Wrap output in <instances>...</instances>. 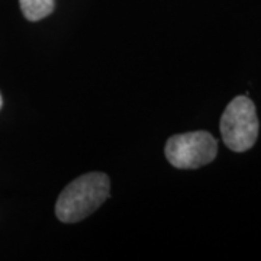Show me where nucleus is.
<instances>
[{
	"label": "nucleus",
	"mask_w": 261,
	"mask_h": 261,
	"mask_svg": "<svg viewBox=\"0 0 261 261\" xmlns=\"http://www.w3.org/2000/svg\"><path fill=\"white\" fill-rule=\"evenodd\" d=\"M2 105H3V99H2V94H0V109H2Z\"/></svg>",
	"instance_id": "5"
},
{
	"label": "nucleus",
	"mask_w": 261,
	"mask_h": 261,
	"mask_svg": "<svg viewBox=\"0 0 261 261\" xmlns=\"http://www.w3.org/2000/svg\"><path fill=\"white\" fill-rule=\"evenodd\" d=\"M109 187L111 181L105 173H87L77 177L58 196L57 218L64 224L83 221L108 199Z\"/></svg>",
	"instance_id": "1"
},
{
	"label": "nucleus",
	"mask_w": 261,
	"mask_h": 261,
	"mask_svg": "<svg viewBox=\"0 0 261 261\" xmlns=\"http://www.w3.org/2000/svg\"><path fill=\"white\" fill-rule=\"evenodd\" d=\"M258 116L255 105L247 96H237L221 118V135L225 145L235 152L248 151L258 138Z\"/></svg>",
	"instance_id": "2"
},
{
	"label": "nucleus",
	"mask_w": 261,
	"mask_h": 261,
	"mask_svg": "<svg viewBox=\"0 0 261 261\" xmlns=\"http://www.w3.org/2000/svg\"><path fill=\"white\" fill-rule=\"evenodd\" d=\"M19 5L23 16L31 22L47 18L56 8L54 0H19Z\"/></svg>",
	"instance_id": "4"
},
{
	"label": "nucleus",
	"mask_w": 261,
	"mask_h": 261,
	"mask_svg": "<svg viewBox=\"0 0 261 261\" xmlns=\"http://www.w3.org/2000/svg\"><path fill=\"white\" fill-rule=\"evenodd\" d=\"M164 152L173 167L195 170L214 161L218 154V141L206 130L178 134L168 138Z\"/></svg>",
	"instance_id": "3"
}]
</instances>
